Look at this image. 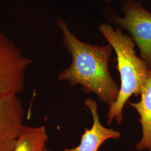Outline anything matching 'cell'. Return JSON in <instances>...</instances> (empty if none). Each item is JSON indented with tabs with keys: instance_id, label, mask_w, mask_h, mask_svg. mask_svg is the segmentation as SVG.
Returning <instances> with one entry per match:
<instances>
[{
	"instance_id": "1",
	"label": "cell",
	"mask_w": 151,
	"mask_h": 151,
	"mask_svg": "<svg viewBox=\"0 0 151 151\" xmlns=\"http://www.w3.org/2000/svg\"><path fill=\"white\" fill-rule=\"evenodd\" d=\"M56 24L72 60L70 66L60 73L58 79L68 81L73 86L81 85L85 92L95 93L110 106L116 101L120 90L109 70L112 47L109 44L99 46L83 43L70 32L65 22L58 19Z\"/></svg>"
},
{
	"instance_id": "2",
	"label": "cell",
	"mask_w": 151,
	"mask_h": 151,
	"mask_svg": "<svg viewBox=\"0 0 151 151\" xmlns=\"http://www.w3.org/2000/svg\"><path fill=\"white\" fill-rule=\"evenodd\" d=\"M99 31L106 39L116 55V69L120 76L121 85L116 101L109 106L108 124L113 119L118 124L123 121V109L125 104L133 95L138 96L147 80L150 69L145 61L136 54L135 44L128 35L110 24H101Z\"/></svg>"
},
{
	"instance_id": "3",
	"label": "cell",
	"mask_w": 151,
	"mask_h": 151,
	"mask_svg": "<svg viewBox=\"0 0 151 151\" xmlns=\"http://www.w3.org/2000/svg\"><path fill=\"white\" fill-rule=\"evenodd\" d=\"M32 60L0 31V96H17L25 87V73Z\"/></svg>"
},
{
	"instance_id": "4",
	"label": "cell",
	"mask_w": 151,
	"mask_h": 151,
	"mask_svg": "<svg viewBox=\"0 0 151 151\" xmlns=\"http://www.w3.org/2000/svg\"><path fill=\"white\" fill-rule=\"evenodd\" d=\"M122 12L123 17L112 15L111 22L129 32L139 49L141 58L151 70V12L133 0L124 4Z\"/></svg>"
},
{
	"instance_id": "5",
	"label": "cell",
	"mask_w": 151,
	"mask_h": 151,
	"mask_svg": "<svg viewBox=\"0 0 151 151\" xmlns=\"http://www.w3.org/2000/svg\"><path fill=\"white\" fill-rule=\"evenodd\" d=\"M25 111L17 96H0V151H12L25 125Z\"/></svg>"
},
{
	"instance_id": "6",
	"label": "cell",
	"mask_w": 151,
	"mask_h": 151,
	"mask_svg": "<svg viewBox=\"0 0 151 151\" xmlns=\"http://www.w3.org/2000/svg\"><path fill=\"white\" fill-rule=\"evenodd\" d=\"M85 104L91 113L93 124L91 129L86 128L81 137V142L77 147L65 148L63 151H98L100 146L109 139H119L118 131L104 127L97 113V104L91 99H87Z\"/></svg>"
},
{
	"instance_id": "7",
	"label": "cell",
	"mask_w": 151,
	"mask_h": 151,
	"mask_svg": "<svg viewBox=\"0 0 151 151\" xmlns=\"http://www.w3.org/2000/svg\"><path fill=\"white\" fill-rule=\"evenodd\" d=\"M141 99L138 103H129L135 108L140 116L139 120L142 128V137L137 144L138 151H151V70L145 85L140 92Z\"/></svg>"
},
{
	"instance_id": "8",
	"label": "cell",
	"mask_w": 151,
	"mask_h": 151,
	"mask_svg": "<svg viewBox=\"0 0 151 151\" xmlns=\"http://www.w3.org/2000/svg\"><path fill=\"white\" fill-rule=\"evenodd\" d=\"M48 139L45 126L25 125L12 151H44Z\"/></svg>"
},
{
	"instance_id": "9",
	"label": "cell",
	"mask_w": 151,
	"mask_h": 151,
	"mask_svg": "<svg viewBox=\"0 0 151 151\" xmlns=\"http://www.w3.org/2000/svg\"><path fill=\"white\" fill-rule=\"evenodd\" d=\"M44 151H49L48 150H47V148H45V150H44Z\"/></svg>"
},
{
	"instance_id": "10",
	"label": "cell",
	"mask_w": 151,
	"mask_h": 151,
	"mask_svg": "<svg viewBox=\"0 0 151 151\" xmlns=\"http://www.w3.org/2000/svg\"><path fill=\"white\" fill-rule=\"evenodd\" d=\"M106 1H108V2H109V1H110V0H106Z\"/></svg>"
}]
</instances>
